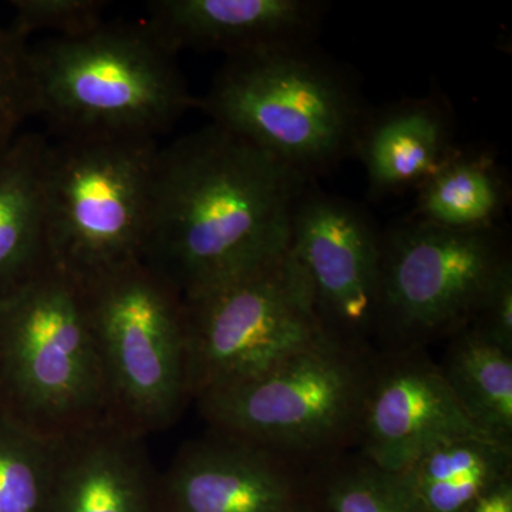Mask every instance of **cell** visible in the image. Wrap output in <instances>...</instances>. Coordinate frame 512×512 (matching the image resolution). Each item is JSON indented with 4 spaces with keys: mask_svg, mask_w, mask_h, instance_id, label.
I'll use <instances>...</instances> for the list:
<instances>
[{
    "mask_svg": "<svg viewBox=\"0 0 512 512\" xmlns=\"http://www.w3.org/2000/svg\"><path fill=\"white\" fill-rule=\"evenodd\" d=\"M322 0H158L146 28L170 52H222L225 57L315 42L328 13Z\"/></svg>",
    "mask_w": 512,
    "mask_h": 512,
    "instance_id": "obj_13",
    "label": "cell"
},
{
    "mask_svg": "<svg viewBox=\"0 0 512 512\" xmlns=\"http://www.w3.org/2000/svg\"><path fill=\"white\" fill-rule=\"evenodd\" d=\"M158 512H308L295 461L211 431L158 476Z\"/></svg>",
    "mask_w": 512,
    "mask_h": 512,
    "instance_id": "obj_12",
    "label": "cell"
},
{
    "mask_svg": "<svg viewBox=\"0 0 512 512\" xmlns=\"http://www.w3.org/2000/svg\"><path fill=\"white\" fill-rule=\"evenodd\" d=\"M394 476L419 512H467L512 477V448L487 437H458L424 451Z\"/></svg>",
    "mask_w": 512,
    "mask_h": 512,
    "instance_id": "obj_17",
    "label": "cell"
},
{
    "mask_svg": "<svg viewBox=\"0 0 512 512\" xmlns=\"http://www.w3.org/2000/svg\"><path fill=\"white\" fill-rule=\"evenodd\" d=\"M57 444L0 416V512H47Z\"/></svg>",
    "mask_w": 512,
    "mask_h": 512,
    "instance_id": "obj_21",
    "label": "cell"
},
{
    "mask_svg": "<svg viewBox=\"0 0 512 512\" xmlns=\"http://www.w3.org/2000/svg\"><path fill=\"white\" fill-rule=\"evenodd\" d=\"M468 328L512 353V258L491 279Z\"/></svg>",
    "mask_w": 512,
    "mask_h": 512,
    "instance_id": "obj_24",
    "label": "cell"
},
{
    "mask_svg": "<svg viewBox=\"0 0 512 512\" xmlns=\"http://www.w3.org/2000/svg\"><path fill=\"white\" fill-rule=\"evenodd\" d=\"M380 235L363 205L303 188L292 217L291 249L329 338L370 348L379 315Z\"/></svg>",
    "mask_w": 512,
    "mask_h": 512,
    "instance_id": "obj_10",
    "label": "cell"
},
{
    "mask_svg": "<svg viewBox=\"0 0 512 512\" xmlns=\"http://www.w3.org/2000/svg\"><path fill=\"white\" fill-rule=\"evenodd\" d=\"M0 416L49 443L110 423L82 288L55 269L0 303Z\"/></svg>",
    "mask_w": 512,
    "mask_h": 512,
    "instance_id": "obj_4",
    "label": "cell"
},
{
    "mask_svg": "<svg viewBox=\"0 0 512 512\" xmlns=\"http://www.w3.org/2000/svg\"><path fill=\"white\" fill-rule=\"evenodd\" d=\"M375 356L326 339L264 375L195 399L214 433L299 460L357 440Z\"/></svg>",
    "mask_w": 512,
    "mask_h": 512,
    "instance_id": "obj_7",
    "label": "cell"
},
{
    "mask_svg": "<svg viewBox=\"0 0 512 512\" xmlns=\"http://www.w3.org/2000/svg\"><path fill=\"white\" fill-rule=\"evenodd\" d=\"M458 437L487 436L461 409L437 363L421 350L375 357L357 433L360 456L396 474L424 451Z\"/></svg>",
    "mask_w": 512,
    "mask_h": 512,
    "instance_id": "obj_11",
    "label": "cell"
},
{
    "mask_svg": "<svg viewBox=\"0 0 512 512\" xmlns=\"http://www.w3.org/2000/svg\"><path fill=\"white\" fill-rule=\"evenodd\" d=\"M49 141L23 133L0 154V303L47 268L43 170Z\"/></svg>",
    "mask_w": 512,
    "mask_h": 512,
    "instance_id": "obj_16",
    "label": "cell"
},
{
    "mask_svg": "<svg viewBox=\"0 0 512 512\" xmlns=\"http://www.w3.org/2000/svg\"><path fill=\"white\" fill-rule=\"evenodd\" d=\"M456 121L439 93L370 110L355 156L373 198L417 190L457 153Z\"/></svg>",
    "mask_w": 512,
    "mask_h": 512,
    "instance_id": "obj_15",
    "label": "cell"
},
{
    "mask_svg": "<svg viewBox=\"0 0 512 512\" xmlns=\"http://www.w3.org/2000/svg\"><path fill=\"white\" fill-rule=\"evenodd\" d=\"M191 399L264 375L329 338L292 249L184 302Z\"/></svg>",
    "mask_w": 512,
    "mask_h": 512,
    "instance_id": "obj_9",
    "label": "cell"
},
{
    "mask_svg": "<svg viewBox=\"0 0 512 512\" xmlns=\"http://www.w3.org/2000/svg\"><path fill=\"white\" fill-rule=\"evenodd\" d=\"M511 259L503 227L456 231L413 215L380 235L376 338L389 352L421 350L470 326L491 279Z\"/></svg>",
    "mask_w": 512,
    "mask_h": 512,
    "instance_id": "obj_8",
    "label": "cell"
},
{
    "mask_svg": "<svg viewBox=\"0 0 512 512\" xmlns=\"http://www.w3.org/2000/svg\"><path fill=\"white\" fill-rule=\"evenodd\" d=\"M174 53L146 25L101 23L30 47L35 114L60 138H153L192 107Z\"/></svg>",
    "mask_w": 512,
    "mask_h": 512,
    "instance_id": "obj_3",
    "label": "cell"
},
{
    "mask_svg": "<svg viewBox=\"0 0 512 512\" xmlns=\"http://www.w3.org/2000/svg\"><path fill=\"white\" fill-rule=\"evenodd\" d=\"M143 440L104 423L57 444L47 512H158V476Z\"/></svg>",
    "mask_w": 512,
    "mask_h": 512,
    "instance_id": "obj_14",
    "label": "cell"
},
{
    "mask_svg": "<svg viewBox=\"0 0 512 512\" xmlns=\"http://www.w3.org/2000/svg\"><path fill=\"white\" fill-rule=\"evenodd\" d=\"M29 49L26 37L12 28H0V154L35 114Z\"/></svg>",
    "mask_w": 512,
    "mask_h": 512,
    "instance_id": "obj_22",
    "label": "cell"
},
{
    "mask_svg": "<svg viewBox=\"0 0 512 512\" xmlns=\"http://www.w3.org/2000/svg\"><path fill=\"white\" fill-rule=\"evenodd\" d=\"M448 340L437 366L458 404L481 433L512 448V353L471 328Z\"/></svg>",
    "mask_w": 512,
    "mask_h": 512,
    "instance_id": "obj_19",
    "label": "cell"
},
{
    "mask_svg": "<svg viewBox=\"0 0 512 512\" xmlns=\"http://www.w3.org/2000/svg\"><path fill=\"white\" fill-rule=\"evenodd\" d=\"M211 123L160 148L143 262L183 301L274 264L308 185Z\"/></svg>",
    "mask_w": 512,
    "mask_h": 512,
    "instance_id": "obj_1",
    "label": "cell"
},
{
    "mask_svg": "<svg viewBox=\"0 0 512 512\" xmlns=\"http://www.w3.org/2000/svg\"><path fill=\"white\" fill-rule=\"evenodd\" d=\"M80 288L110 423L143 439L168 429L191 399L183 299L143 261Z\"/></svg>",
    "mask_w": 512,
    "mask_h": 512,
    "instance_id": "obj_6",
    "label": "cell"
},
{
    "mask_svg": "<svg viewBox=\"0 0 512 512\" xmlns=\"http://www.w3.org/2000/svg\"><path fill=\"white\" fill-rule=\"evenodd\" d=\"M12 28L26 37L37 30L53 32V37L83 35L96 29L103 19L106 2L99 0H16Z\"/></svg>",
    "mask_w": 512,
    "mask_h": 512,
    "instance_id": "obj_23",
    "label": "cell"
},
{
    "mask_svg": "<svg viewBox=\"0 0 512 512\" xmlns=\"http://www.w3.org/2000/svg\"><path fill=\"white\" fill-rule=\"evenodd\" d=\"M153 138H60L43 170L49 266L79 286L143 261Z\"/></svg>",
    "mask_w": 512,
    "mask_h": 512,
    "instance_id": "obj_5",
    "label": "cell"
},
{
    "mask_svg": "<svg viewBox=\"0 0 512 512\" xmlns=\"http://www.w3.org/2000/svg\"><path fill=\"white\" fill-rule=\"evenodd\" d=\"M467 512H512V477L485 491Z\"/></svg>",
    "mask_w": 512,
    "mask_h": 512,
    "instance_id": "obj_25",
    "label": "cell"
},
{
    "mask_svg": "<svg viewBox=\"0 0 512 512\" xmlns=\"http://www.w3.org/2000/svg\"><path fill=\"white\" fill-rule=\"evenodd\" d=\"M416 191L410 215L456 231L500 227L510 202V185L495 158L460 148Z\"/></svg>",
    "mask_w": 512,
    "mask_h": 512,
    "instance_id": "obj_18",
    "label": "cell"
},
{
    "mask_svg": "<svg viewBox=\"0 0 512 512\" xmlns=\"http://www.w3.org/2000/svg\"><path fill=\"white\" fill-rule=\"evenodd\" d=\"M200 107L308 183L355 156L372 110L356 74L313 42L225 57Z\"/></svg>",
    "mask_w": 512,
    "mask_h": 512,
    "instance_id": "obj_2",
    "label": "cell"
},
{
    "mask_svg": "<svg viewBox=\"0 0 512 512\" xmlns=\"http://www.w3.org/2000/svg\"><path fill=\"white\" fill-rule=\"evenodd\" d=\"M308 476V512H419L394 474L359 458H326Z\"/></svg>",
    "mask_w": 512,
    "mask_h": 512,
    "instance_id": "obj_20",
    "label": "cell"
}]
</instances>
